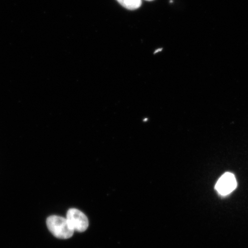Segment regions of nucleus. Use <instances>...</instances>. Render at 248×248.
I'll use <instances>...</instances> for the list:
<instances>
[{
	"instance_id": "obj_2",
	"label": "nucleus",
	"mask_w": 248,
	"mask_h": 248,
	"mask_svg": "<svg viewBox=\"0 0 248 248\" xmlns=\"http://www.w3.org/2000/svg\"><path fill=\"white\" fill-rule=\"evenodd\" d=\"M66 219L74 231L83 232L88 228V218L79 210L70 209L67 212Z\"/></svg>"
},
{
	"instance_id": "obj_6",
	"label": "nucleus",
	"mask_w": 248,
	"mask_h": 248,
	"mask_svg": "<svg viewBox=\"0 0 248 248\" xmlns=\"http://www.w3.org/2000/svg\"><path fill=\"white\" fill-rule=\"evenodd\" d=\"M145 1H154V0H145Z\"/></svg>"
},
{
	"instance_id": "obj_5",
	"label": "nucleus",
	"mask_w": 248,
	"mask_h": 248,
	"mask_svg": "<svg viewBox=\"0 0 248 248\" xmlns=\"http://www.w3.org/2000/svg\"><path fill=\"white\" fill-rule=\"evenodd\" d=\"M162 48L158 49H157V50H156V51L155 52V54H156V53H157V52L162 51Z\"/></svg>"
},
{
	"instance_id": "obj_1",
	"label": "nucleus",
	"mask_w": 248,
	"mask_h": 248,
	"mask_svg": "<svg viewBox=\"0 0 248 248\" xmlns=\"http://www.w3.org/2000/svg\"><path fill=\"white\" fill-rule=\"evenodd\" d=\"M49 231L55 237L61 239H68L73 236L74 231L67 219L58 216L49 217L46 219Z\"/></svg>"
},
{
	"instance_id": "obj_4",
	"label": "nucleus",
	"mask_w": 248,
	"mask_h": 248,
	"mask_svg": "<svg viewBox=\"0 0 248 248\" xmlns=\"http://www.w3.org/2000/svg\"><path fill=\"white\" fill-rule=\"evenodd\" d=\"M124 8L135 10L141 7V0H117Z\"/></svg>"
},
{
	"instance_id": "obj_3",
	"label": "nucleus",
	"mask_w": 248,
	"mask_h": 248,
	"mask_svg": "<svg viewBox=\"0 0 248 248\" xmlns=\"http://www.w3.org/2000/svg\"><path fill=\"white\" fill-rule=\"evenodd\" d=\"M237 185L235 176L231 172H226L217 181L215 188L219 194L226 196L232 193L236 188Z\"/></svg>"
}]
</instances>
